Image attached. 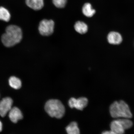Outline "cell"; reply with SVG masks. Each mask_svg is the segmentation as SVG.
Returning <instances> with one entry per match:
<instances>
[{
    "label": "cell",
    "instance_id": "cell-11",
    "mask_svg": "<svg viewBox=\"0 0 134 134\" xmlns=\"http://www.w3.org/2000/svg\"><path fill=\"white\" fill-rule=\"evenodd\" d=\"M82 11L84 15L88 18L92 17L96 12V10L92 8L91 4L88 3L84 4Z\"/></svg>",
    "mask_w": 134,
    "mask_h": 134
},
{
    "label": "cell",
    "instance_id": "cell-9",
    "mask_svg": "<svg viewBox=\"0 0 134 134\" xmlns=\"http://www.w3.org/2000/svg\"><path fill=\"white\" fill-rule=\"evenodd\" d=\"M107 39L109 43L114 45L120 44L123 40L119 33L114 31L111 32L108 34Z\"/></svg>",
    "mask_w": 134,
    "mask_h": 134
},
{
    "label": "cell",
    "instance_id": "cell-17",
    "mask_svg": "<svg viewBox=\"0 0 134 134\" xmlns=\"http://www.w3.org/2000/svg\"><path fill=\"white\" fill-rule=\"evenodd\" d=\"M102 133L103 134H115L111 130L110 131H105L102 132Z\"/></svg>",
    "mask_w": 134,
    "mask_h": 134
},
{
    "label": "cell",
    "instance_id": "cell-12",
    "mask_svg": "<svg viewBox=\"0 0 134 134\" xmlns=\"http://www.w3.org/2000/svg\"><path fill=\"white\" fill-rule=\"evenodd\" d=\"M74 28L77 32L81 34L86 33L88 30L87 25L83 21H79L75 23Z\"/></svg>",
    "mask_w": 134,
    "mask_h": 134
},
{
    "label": "cell",
    "instance_id": "cell-1",
    "mask_svg": "<svg viewBox=\"0 0 134 134\" xmlns=\"http://www.w3.org/2000/svg\"><path fill=\"white\" fill-rule=\"evenodd\" d=\"M23 38V32L19 27L11 25L6 27L5 33L1 37L3 44L7 47H11L19 43Z\"/></svg>",
    "mask_w": 134,
    "mask_h": 134
},
{
    "label": "cell",
    "instance_id": "cell-10",
    "mask_svg": "<svg viewBox=\"0 0 134 134\" xmlns=\"http://www.w3.org/2000/svg\"><path fill=\"white\" fill-rule=\"evenodd\" d=\"M26 4L28 7L35 10H39L44 6L43 0H26Z\"/></svg>",
    "mask_w": 134,
    "mask_h": 134
},
{
    "label": "cell",
    "instance_id": "cell-15",
    "mask_svg": "<svg viewBox=\"0 0 134 134\" xmlns=\"http://www.w3.org/2000/svg\"><path fill=\"white\" fill-rule=\"evenodd\" d=\"M9 84L12 87L15 89H19L21 87V80L15 76H12L9 80Z\"/></svg>",
    "mask_w": 134,
    "mask_h": 134
},
{
    "label": "cell",
    "instance_id": "cell-13",
    "mask_svg": "<svg viewBox=\"0 0 134 134\" xmlns=\"http://www.w3.org/2000/svg\"><path fill=\"white\" fill-rule=\"evenodd\" d=\"M67 133L69 134H79L80 130L78 127V124L75 121L71 122L66 127Z\"/></svg>",
    "mask_w": 134,
    "mask_h": 134
},
{
    "label": "cell",
    "instance_id": "cell-5",
    "mask_svg": "<svg viewBox=\"0 0 134 134\" xmlns=\"http://www.w3.org/2000/svg\"><path fill=\"white\" fill-rule=\"evenodd\" d=\"M88 100L85 97H81L78 99L71 98L68 101V104L71 108H75L77 109L82 110L87 106Z\"/></svg>",
    "mask_w": 134,
    "mask_h": 134
},
{
    "label": "cell",
    "instance_id": "cell-8",
    "mask_svg": "<svg viewBox=\"0 0 134 134\" xmlns=\"http://www.w3.org/2000/svg\"><path fill=\"white\" fill-rule=\"evenodd\" d=\"M110 126V130L115 134H122L125 133V130L119 119L112 121Z\"/></svg>",
    "mask_w": 134,
    "mask_h": 134
},
{
    "label": "cell",
    "instance_id": "cell-4",
    "mask_svg": "<svg viewBox=\"0 0 134 134\" xmlns=\"http://www.w3.org/2000/svg\"><path fill=\"white\" fill-rule=\"evenodd\" d=\"M54 23L53 20L43 19L40 23L38 31L42 36H50L53 33Z\"/></svg>",
    "mask_w": 134,
    "mask_h": 134
},
{
    "label": "cell",
    "instance_id": "cell-16",
    "mask_svg": "<svg viewBox=\"0 0 134 134\" xmlns=\"http://www.w3.org/2000/svg\"><path fill=\"white\" fill-rule=\"evenodd\" d=\"M53 3L57 8H62L66 5L67 0H52Z\"/></svg>",
    "mask_w": 134,
    "mask_h": 134
},
{
    "label": "cell",
    "instance_id": "cell-18",
    "mask_svg": "<svg viewBox=\"0 0 134 134\" xmlns=\"http://www.w3.org/2000/svg\"><path fill=\"white\" fill-rule=\"evenodd\" d=\"M2 130V124L0 121V132H1Z\"/></svg>",
    "mask_w": 134,
    "mask_h": 134
},
{
    "label": "cell",
    "instance_id": "cell-14",
    "mask_svg": "<svg viewBox=\"0 0 134 134\" xmlns=\"http://www.w3.org/2000/svg\"><path fill=\"white\" fill-rule=\"evenodd\" d=\"M10 18L11 15L8 10L3 7H0V20L8 22Z\"/></svg>",
    "mask_w": 134,
    "mask_h": 134
},
{
    "label": "cell",
    "instance_id": "cell-3",
    "mask_svg": "<svg viewBox=\"0 0 134 134\" xmlns=\"http://www.w3.org/2000/svg\"><path fill=\"white\" fill-rule=\"evenodd\" d=\"M44 109L48 114L53 118L61 119L65 114V107L61 102L58 99L48 100L45 105Z\"/></svg>",
    "mask_w": 134,
    "mask_h": 134
},
{
    "label": "cell",
    "instance_id": "cell-7",
    "mask_svg": "<svg viewBox=\"0 0 134 134\" xmlns=\"http://www.w3.org/2000/svg\"><path fill=\"white\" fill-rule=\"evenodd\" d=\"M9 117L11 121L14 123L23 118V116L21 110L16 107L12 108L9 113Z\"/></svg>",
    "mask_w": 134,
    "mask_h": 134
},
{
    "label": "cell",
    "instance_id": "cell-6",
    "mask_svg": "<svg viewBox=\"0 0 134 134\" xmlns=\"http://www.w3.org/2000/svg\"><path fill=\"white\" fill-rule=\"evenodd\" d=\"M13 100L9 97L3 98L0 101V115L2 117L6 116L10 111L13 104Z\"/></svg>",
    "mask_w": 134,
    "mask_h": 134
},
{
    "label": "cell",
    "instance_id": "cell-2",
    "mask_svg": "<svg viewBox=\"0 0 134 134\" xmlns=\"http://www.w3.org/2000/svg\"><path fill=\"white\" fill-rule=\"evenodd\" d=\"M109 111L113 118L130 119L133 115L128 105L123 100L115 101L110 105Z\"/></svg>",
    "mask_w": 134,
    "mask_h": 134
}]
</instances>
